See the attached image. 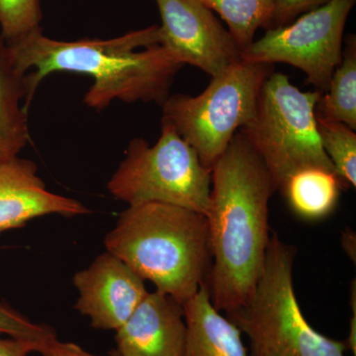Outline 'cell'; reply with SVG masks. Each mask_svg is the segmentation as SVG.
Masks as SVG:
<instances>
[{
    "mask_svg": "<svg viewBox=\"0 0 356 356\" xmlns=\"http://www.w3.org/2000/svg\"><path fill=\"white\" fill-rule=\"evenodd\" d=\"M315 115L356 128V38L348 35L341 64L332 74L329 88L320 96Z\"/></svg>",
    "mask_w": 356,
    "mask_h": 356,
    "instance_id": "16",
    "label": "cell"
},
{
    "mask_svg": "<svg viewBox=\"0 0 356 356\" xmlns=\"http://www.w3.org/2000/svg\"><path fill=\"white\" fill-rule=\"evenodd\" d=\"M74 198L47 189L34 161L19 156L0 163V235L47 215L88 214Z\"/></svg>",
    "mask_w": 356,
    "mask_h": 356,
    "instance_id": "11",
    "label": "cell"
},
{
    "mask_svg": "<svg viewBox=\"0 0 356 356\" xmlns=\"http://www.w3.org/2000/svg\"><path fill=\"white\" fill-rule=\"evenodd\" d=\"M273 65L240 60L213 76L197 96L170 95L163 103L161 122L170 124L212 168L234 136L254 117L262 84Z\"/></svg>",
    "mask_w": 356,
    "mask_h": 356,
    "instance_id": "5",
    "label": "cell"
},
{
    "mask_svg": "<svg viewBox=\"0 0 356 356\" xmlns=\"http://www.w3.org/2000/svg\"><path fill=\"white\" fill-rule=\"evenodd\" d=\"M321 95L316 90L304 92L286 74L273 72L262 84L254 118L240 129L277 191L304 168L334 172L317 130L315 107Z\"/></svg>",
    "mask_w": 356,
    "mask_h": 356,
    "instance_id": "6",
    "label": "cell"
},
{
    "mask_svg": "<svg viewBox=\"0 0 356 356\" xmlns=\"http://www.w3.org/2000/svg\"><path fill=\"white\" fill-rule=\"evenodd\" d=\"M41 355L43 356H98L91 355L76 344L62 343L58 339L49 343L42 350ZM110 356H117L116 351L114 350Z\"/></svg>",
    "mask_w": 356,
    "mask_h": 356,
    "instance_id": "23",
    "label": "cell"
},
{
    "mask_svg": "<svg viewBox=\"0 0 356 356\" xmlns=\"http://www.w3.org/2000/svg\"><path fill=\"white\" fill-rule=\"evenodd\" d=\"M26 74L14 63L0 34V163L19 156L30 140L24 106Z\"/></svg>",
    "mask_w": 356,
    "mask_h": 356,
    "instance_id": "14",
    "label": "cell"
},
{
    "mask_svg": "<svg viewBox=\"0 0 356 356\" xmlns=\"http://www.w3.org/2000/svg\"><path fill=\"white\" fill-rule=\"evenodd\" d=\"M0 334L18 337V339H30L44 346L57 339V334L51 327L33 323L20 312L1 301H0Z\"/></svg>",
    "mask_w": 356,
    "mask_h": 356,
    "instance_id": "20",
    "label": "cell"
},
{
    "mask_svg": "<svg viewBox=\"0 0 356 356\" xmlns=\"http://www.w3.org/2000/svg\"><path fill=\"white\" fill-rule=\"evenodd\" d=\"M159 42V25L116 38L77 41L49 38L41 28L8 47L16 67L26 74V111L46 76L65 72L88 74L93 79L83 103L99 112L114 100L163 105L168 99L184 65Z\"/></svg>",
    "mask_w": 356,
    "mask_h": 356,
    "instance_id": "1",
    "label": "cell"
},
{
    "mask_svg": "<svg viewBox=\"0 0 356 356\" xmlns=\"http://www.w3.org/2000/svg\"><path fill=\"white\" fill-rule=\"evenodd\" d=\"M329 1L331 0H276L270 28L289 24L302 14L324 6Z\"/></svg>",
    "mask_w": 356,
    "mask_h": 356,
    "instance_id": "21",
    "label": "cell"
},
{
    "mask_svg": "<svg viewBox=\"0 0 356 356\" xmlns=\"http://www.w3.org/2000/svg\"><path fill=\"white\" fill-rule=\"evenodd\" d=\"M40 0H0V34L7 44L41 29Z\"/></svg>",
    "mask_w": 356,
    "mask_h": 356,
    "instance_id": "19",
    "label": "cell"
},
{
    "mask_svg": "<svg viewBox=\"0 0 356 356\" xmlns=\"http://www.w3.org/2000/svg\"><path fill=\"white\" fill-rule=\"evenodd\" d=\"M344 188L348 185L336 172L308 168L292 175L280 191L297 216L315 221L331 214Z\"/></svg>",
    "mask_w": 356,
    "mask_h": 356,
    "instance_id": "15",
    "label": "cell"
},
{
    "mask_svg": "<svg viewBox=\"0 0 356 356\" xmlns=\"http://www.w3.org/2000/svg\"><path fill=\"white\" fill-rule=\"evenodd\" d=\"M341 245L344 252L350 257L353 262L356 261V236L351 229H344L341 235Z\"/></svg>",
    "mask_w": 356,
    "mask_h": 356,
    "instance_id": "25",
    "label": "cell"
},
{
    "mask_svg": "<svg viewBox=\"0 0 356 356\" xmlns=\"http://www.w3.org/2000/svg\"><path fill=\"white\" fill-rule=\"evenodd\" d=\"M117 356H118V355H117Z\"/></svg>",
    "mask_w": 356,
    "mask_h": 356,
    "instance_id": "26",
    "label": "cell"
},
{
    "mask_svg": "<svg viewBox=\"0 0 356 356\" xmlns=\"http://www.w3.org/2000/svg\"><path fill=\"white\" fill-rule=\"evenodd\" d=\"M277 191L241 131L211 168L206 211L212 264L206 280L219 312L235 310L254 291L270 241L269 200Z\"/></svg>",
    "mask_w": 356,
    "mask_h": 356,
    "instance_id": "2",
    "label": "cell"
},
{
    "mask_svg": "<svg viewBox=\"0 0 356 356\" xmlns=\"http://www.w3.org/2000/svg\"><path fill=\"white\" fill-rule=\"evenodd\" d=\"M107 188L129 206L163 203L205 215L209 204L211 170L170 124L161 122L154 146L136 138L112 175Z\"/></svg>",
    "mask_w": 356,
    "mask_h": 356,
    "instance_id": "7",
    "label": "cell"
},
{
    "mask_svg": "<svg viewBox=\"0 0 356 356\" xmlns=\"http://www.w3.org/2000/svg\"><path fill=\"white\" fill-rule=\"evenodd\" d=\"M321 145L334 172L348 187L356 185V134L339 122L316 116Z\"/></svg>",
    "mask_w": 356,
    "mask_h": 356,
    "instance_id": "18",
    "label": "cell"
},
{
    "mask_svg": "<svg viewBox=\"0 0 356 356\" xmlns=\"http://www.w3.org/2000/svg\"><path fill=\"white\" fill-rule=\"evenodd\" d=\"M356 0H331L298 19L267 29L241 53V60L298 67L316 91L324 95L343 58L344 28Z\"/></svg>",
    "mask_w": 356,
    "mask_h": 356,
    "instance_id": "8",
    "label": "cell"
},
{
    "mask_svg": "<svg viewBox=\"0 0 356 356\" xmlns=\"http://www.w3.org/2000/svg\"><path fill=\"white\" fill-rule=\"evenodd\" d=\"M353 286H351V310L353 312V316L350 320V336L344 343L348 350L353 351V355H356V286L355 280H353Z\"/></svg>",
    "mask_w": 356,
    "mask_h": 356,
    "instance_id": "24",
    "label": "cell"
},
{
    "mask_svg": "<svg viewBox=\"0 0 356 356\" xmlns=\"http://www.w3.org/2000/svg\"><path fill=\"white\" fill-rule=\"evenodd\" d=\"M46 346L30 339L18 337L0 339V356H28L32 353H41Z\"/></svg>",
    "mask_w": 356,
    "mask_h": 356,
    "instance_id": "22",
    "label": "cell"
},
{
    "mask_svg": "<svg viewBox=\"0 0 356 356\" xmlns=\"http://www.w3.org/2000/svg\"><path fill=\"white\" fill-rule=\"evenodd\" d=\"M227 23L241 53L254 41L259 28L269 29L276 0H201Z\"/></svg>",
    "mask_w": 356,
    "mask_h": 356,
    "instance_id": "17",
    "label": "cell"
},
{
    "mask_svg": "<svg viewBox=\"0 0 356 356\" xmlns=\"http://www.w3.org/2000/svg\"><path fill=\"white\" fill-rule=\"evenodd\" d=\"M161 25L159 44L182 65L216 76L241 60L229 30L201 0H156Z\"/></svg>",
    "mask_w": 356,
    "mask_h": 356,
    "instance_id": "9",
    "label": "cell"
},
{
    "mask_svg": "<svg viewBox=\"0 0 356 356\" xmlns=\"http://www.w3.org/2000/svg\"><path fill=\"white\" fill-rule=\"evenodd\" d=\"M186 343L184 356H248L242 332L211 302L207 285L184 304Z\"/></svg>",
    "mask_w": 356,
    "mask_h": 356,
    "instance_id": "13",
    "label": "cell"
},
{
    "mask_svg": "<svg viewBox=\"0 0 356 356\" xmlns=\"http://www.w3.org/2000/svg\"><path fill=\"white\" fill-rule=\"evenodd\" d=\"M296 248L271 234L266 264L247 301L227 312L250 341L248 356H344V341L316 331L307 322L293 286Z\"/></svg>",
    "mask_w": 356,
    "mask_h": 356,
    "instance_id": "4",
    "label": "cell"
},
{
    "mask_svg": "<svg viewBox=\"0 0 356 356\" xmlns=\"http://www.w3.org/2000/svg\"><path fill=\"white\" fill-rule=\"evenodd\" d=\"M118 356H184V305L165 293L149 292L116 331Z\"/></svg>",
    "mask_w": 356,
    "mask_h": 356,
    "instance_id": "12",
    "label": "cell"
},
{
    "mask_svg": "<svg viewBox=\"0 0 356 356\" xmlns=\"http://www.w3.org/2000/svg\"><path fill=\"white\" fill-rule=\"evenodd\" d=\"M72 282L79 292L76 310L98 330L117 331L149 293L139 274L107 250L74 274Z\"/></svg>",
    "mask_w": 356,
    "mask_h": 356,
    "instance_id": "10",
    "label": "cell"
},
{
    "mask_svg": "<svg viewBox=\"0 0 356 356\" xmlns=\"http://www.w3.org/2000/svg\"><path fill=\"white\" fill-rule=\"evenodd\" d=\"M104 243L107 252L182 305L209 275L207 220L196 211L163 203L129 206Z\"/></svg>",
    "mask_w": 356,
    "mask_h": 356,
    "instance_id": "3",
    "label": "cell"
}]
</instances>
